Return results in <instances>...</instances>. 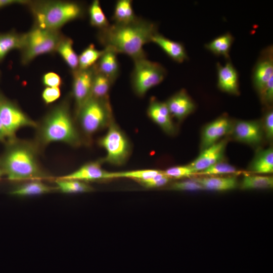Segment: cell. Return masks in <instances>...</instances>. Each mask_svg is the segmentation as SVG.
Here are the masks:
<instances>
[{
    "label": "cell",
    "mask_w": 273,
    "mask_h": 273,
    "mask_svg": "<svg viewBox=\"0 0 273 273\" xmlns=\"http://www.w3.org/2000/svg\"><path fill=\"white\" fill-rule=\"evenodd\" d=\"M157 32L156 24L137 17L129 23H113L100 30L98 39L105 48L126 55L134 61L146 57L143 47L151 42Z\"/></svg>",
    "instance_id": "obj_1"
},
{
    "label": "cell",
    "mask_w": 273,
    "mask_h": 273,
    "mask_svg": "<svg viewBox=\"0 0 273 273\" xmlns=\"http://www.w3.org/2000/svg\"><path fill=\"white\" fill-rule=\"evenodd\" d=\"M1 169L13 181L51 178L41 167L37 146L26 141H13L1 160Z\"/></svg>",
    "instance_id": "obj_2"
},
{
    "label": "cell",
    "mask_w": 273,
    "mask_h": 273,
    "mask_svg": "<svg viewBox=\"0 0 273 273\" xmlns=\"http://www.w3.org/2000/svg\"><path fill=\"white\" fill-rule=\"evenodd\" d=\"M37 141L46 145L52 142H63L73 146L81 144L79 133L69 111L65 105H60L51 111L37 124Z\"/></svg>",
    "instance_id": "obj_3"
},
{
    "label": "cell",
    "mask_w": 273,
    "mask_h": 273,
    "mask_svg": "<svg viewBox=\"0 0 273 273\" xmlns=\"http://www.w3.org/2000/svg\"><path fill=\"white\" fill-rule=\"evenodd\" d=\"M77 116L83 131L91 135L112 121V113L109 99L90 97L80 109Z\"/></svg>",
    "instance_id": "obj_4"
},
{
    "label": "cell",
    "mask_w": 273,
    "mask_h": 273,
    "mask_svg": "<svg viewBox=\"0 0 273 273\" xmlns=\"http://www.w3.org/2000/svg\"><path fill=\"white\" fill-rule=\"evenodd\" d=\"M133 62L134 67L131 74L132 88L136 96L142 97L149 90L164 80L166 71L161 64L151 61L146 57Z\"/></svg>",
    "instance_id": "obj_5"
},
{
    "label": "cell",
    "mask_w": 273,
    "mask_h": 273,
    "mask_svg": "<svg viewBox=\"0 0 273 273\" xmlns=\"http://www.w3.org/2000/svg\"><path fill=\"white\" fill-rule=\"evenodd\" d=\"M82 14V8L77 3H57L44 6L36 16L40 28L55 30Z\"/></svg>",
    "instance_id": "obj_6"
},
{
    "label": "cell",
    "mask_w": 273,
    "mask_h": 273,
    "mask_svg": "<svg viewBox=\"0 0 273 273\" xmlns=\"http://www.w3.org/2000/svg\"><path fill=\"white\" fill-rule=\"evenodd\" d=\"M99 144L106 151L105 161L112 165H122L128 158L130 146L128 139L112 121L107 133L99 140Z\"/></svg>",
    "instance_id": "obj_7"
},
{
    "label": "cell",
    "mask_w": 273,
    "mask_h": 273,
    "mask_svg": "<svg viewBox=\"0 0 273 273\" xmlns=\"http://www.w3.org/2000/svg\"><path fill=\"white\" fill-rule=\"evenodd\" d=\"M60 41L55 30L41 28L33 30L25 34L22 62L27 63L36 57L56 49Z\"/></svg>",
    "instance_id": "obj_8"
},
{
    "label": "cell",
    "mask_w": 273,
    "mask_h": 273,
    "mask_svg": "<svg viewBox=\"0 0 273 273\" xmlns=\"http://www.w3.org/2000/svg\"><path fill=\"white\" fill-rule=\"evenodd\" d=\"M0 120L8 138H14L19 128L37 127V124L10 102L0 98Z\"/></svg>",
    "instance_id": "obj_9"
},
{
    "label": "cell",
    "mask_w": 273,
    "mask_h": 273,
    "mask_svg": "<svg viewBox=\"0 0 273 273\" xmlns=\"http://www.w3.org/2000/svg\"><path fill=\"white\" fill-rule=\"evenodd\" d=\"M95 66V65H94ZM87 69H77L74 71L73 94L76 105L77 114L91 97L95 66Z\"/></svg>",
    "instance_id": "obj_10"
},
{
    "label": "cell",
    "mask_w": 273,
    "mask_h": 273,
    "mask_svg": "<svg viewBox=\"0 0 273 273\" xmlns=\"http://www.w3.org/2000/svg\"><path fill=\"white\" fill-rule=\"evenodd\" d=\"M272 77L273 50L269 46L262 51L253 71V83L259 95Z\"/></svg>",
    "instance_id": "obj_11"
},
{
    "label": "cell",
    "mask_w": 273,
    "mask_h": 273,
    "mask_svg": "<svg viewBox=\"0 0 273 273\" xmlns=\"http://www.w3.org/2000/svg\"><path fill=\"white\" fill-rule=\"evenodd\" d=\"M226 141L217 142L202 150L199 155L189 165L196 174L220 161L223 157Z\"/></svg>",
    "instance_id": "obj_12"
},
{
    "label": "cell",
    "mask_w": 273,
    "mask_h": 273,
    "mask_svg": "<svg viewBox=\"0 0 273 273\" xmlns=\"http://www.w3.org/2000/svg\"><path fill=\"white\" fill-rule=\"evenodd\" d=\"M233 126L231 120L225 117L218 118L206 125L201 135V150L217 143L222 136L232 131Z\"/></svg>",
    "instance_id": "obj_13"
},
{
    "label": "cell",
    "mask_w": 273,
    "mask_h": 273,
    "mask_svg": "<svg viewBox=\"0 0 273 273\" xmlns=\"http://www.w3.org/2000/svg\"><path fill=\"white\" fill-rule=\"evenodd\" d=\"M232 131L237 140L248 144H259L262 139L261 126L256 121H238L233 126Z\"/></svg>",
    "instance_id": "obj_14"
},
{
    "label": "cell",
    "mask_w": 273,
    "mask_h": 273,
    "mask_svg": "<svg viewBox=\"0 0 273 273\" xmlns=\"http://www.w3.org/2000/svg\"><path fill=\"white\" fill-rule=\"evenodd\" d=\"M165 103L171 116L179 121L183 120L195 109L194 102L184 89L170 97Z\"/></svg>",
    "instance_id": "obj_15"
},
{
    "label": "cell",
    "mask_w": 273,
    "mask_h": 273,
    "mask_svg": "<svg viewBox=\"0 0 273 273\" xmlns=\"http://www.w3.org/2000/svg\"><path fill=\"white\" fill-rule=\"evenodd\" d=\"M217 86L222 91L230 94H239L238 73L231 61L224 65L217 63Z\"/></svg>",
    "instance_id": "obj_16"
},
{
    "label": "cell",
    "mask_w": 273,
    "mask_h": 273,
    "mask_svg": "<svg viewBox=\"0 0 273 273\" xmlns=\"http://www.w3.org/2000/svg\"><path fill=\"white\" fill-rule=\"evenodd\" d=\"M147 114L166 133L174 134L175 126L165 102H160L153 98L149 103Z\"/></svg>",
    "instance_id": "obj_17"
},
{
    "label": "cell",
    "mask_w": 273,
    "mask_h": 273,
    "mask_svg": "<svg viewBox=\"0 0 273 273\" xmlns=\"http://www.w3.org/2000/svg\"><path fill=\"white\" fill-rule=\"evenodd\" d=\"M109 172L101 167L99 161L86 163L75 171L60 177L64 179H75L82 181H95L109 179Z\"/></svg>",
    "instance_id": "obj_18"
},
{
    "label": "cell",
    "mask_w": 273,
    "mask_h": 273,
    "mask_svg": "<svg viewBox=\"0 0 273 273\" xmlns=\"http://www.w3.org/2000/svg\"><path fill=\"white\" fill-rule=\"evenodd\" d=\"M117 54L111 49L105 48L102 55L95 65L97 71L106 76L113 82L115 81L120 73Z\"/></svg>",
    "instance_id": "obj_19"
},
{
    "label": "cell",
    "mask_w": 273,
    "mask_h": 273,
    "mask_svg": "<svg viewBox=\"0 0 273 273\" xmlns=\"http://www.w3.org/2000/svg\"><path fill=\"white\" fill-rule=\"evenodd\" d=\"M151 42L158 46L171 59L177 63H182L188 59L183 43L169 39L158 32L153 36Z\"/></svg>",
    "instance_id": "obj_20"
},
{
    "label": "cell",
    "mask_w": 273,
    "mask_h": 273,
    "mask_svg": "<svg viewBox=\"0 0 273 273\" xmlns=\"http://www.w3.org/2000/svg\"><path fill=\"white\" fill-rule=\"evenodd\" d=\"M204 189L215 191H226L236 189L238 181L235 177L210 176L193 179Z\"/></svg>",
    "instance_id": "obj_21"
},
{
    "label": "cell",
    "mask_w": 273,
    "mask_h": 273,
    "mask_svg": "<svg viewBox=\"0 0 273 273\" xmlns=\"http://www.w3.org/2000/svg\"><path fill=\"white\" fill-rule=\"evenodd\" d=\"M250 169L261 174L273 172V149L269 148L258 152L251 163Z\"/></svg>",
    "instance_id": "obj_22"
},
{
    "label": "cell",
    "mask_w": 273,
    "mask_h": 273,
    "mask_svg": "<svg viewBox=\"0 0 273 273\" xmlns=\"http://www.w3.org/2000/svg\"><path fill=\"white\" fill-rule=\"evenodd\" d=\"M132 4V1L131 0H118L116 2L112 17L114 23L127 24L137 18Z\"/></svg>",
    "instance_id": "obj_23"
},
{
    "label": "cell",
    "mask_w": 273,
    "mask_h": 273,
    "mask_svg": "<svg viewBox=\"0 0 273 273\" xmlns=\"http://www.w3.org/2000/svg\"><path fill=\"white\" fill-rule=\"evenodd\" d=\"M54 190V188L43 183L41 180H32L18 186L11 194L18 196H33L49 193Z\"/></svg>",
    "instance_id": "obj_24"
},
{
    "label": "cell",
    "mask_w": 273,
    "mask_h": 273,
    "mask_svg": "<svg viewBox=\"0 0 273 273\" xmlns=\"http://www.w3.org/2000/svg\"><path fill=\"white\" fill-rule=\"evenodd\" d=\"M234 38L229 33L222 34L205 44V48L218 56H223L226 59L230 58L229 53Z\"/></svg>",
    "instance_id": "obj_25"
},
{
    "label": "cell",
    "mask_w": 273,
    "mask_h": 273,
    "mask_svg": "<svg viewBox=\"0 0 273 273\" xmlns=\"http://www.w3.org/2000/svg\"><path fill=\"white\" fill-rule=\"evenodd\" d=\"M95 69L91 97L99 99H109V93L114 82L106 76L97 71L95 68Z\"/></svg>",
    "instance_id": "obj_26"
},
{
    "label": "cell",
    "mask_w": 273,
    "mask_h": 273,
    "mask_svg": "<svg viewBox=\"0 0 273 273\" xmlns=\"http://www.w3.org/2000/svg\"><path fill=\"white\" fill-rule=\"evenodd\" d=\"M25 35H18L14 33L0 35V60L3 59L10 51L23 48Z\"/></svg>",
    "instance_id": "obj_27"
},
{
    "label": "cell",
    "mask_w": 273,
    "mask_h": 273,
    "mask_svg": "<svg viewBox=\"0 0 273 273\" xmlns=\"http://www.w3.org/2000/svg\"><path fill=\"white\" fill-rule=\"evenodd\" d=\"M57 188L62 193L66 194L85 193L92 191L93 188L84 181L61 177L56 180Z\"/></svg>",
    "instance_id": "obj_28"
},
{
    "label": "cell",
    "mask_w": 273,
    "mask_h": 273,
    "mask_svg": "<svg viewBox=\"0 0 273 273\" xmlns=\"http://www.w3.org/2000/svg\"><path fill=\"white\" fill-rule=\"evenodd\" d=\"M273 187L271 176L245 175L241 184L242 190L265 189Z\"/></svg>",
    "instance_id": "obj_29"
},
{
    "label": "cell",
    "mask_w": 273,
    "mask_h": 273,
    "mask_svg": "<svg viewBox=\"0 0 273 273\" xmlns=\"http://www.w3.org/2000/svg\"><path fill=\"white\" fill-rule=\"evenodd\" d=\"M72 43L70 38L60 40L57 50L68 66L74 71L78 69V56L73 49Z\"/></svg>",
    "instance_id": "obj_30"
},
{
    "label": "cell",
    "mask_w": 273,
    "mask_h": 273,
    "mask_svg": "<svg viewBox=\"0 0 273 273\" xmlns=\"http://www.w3.org/2000/svg\"><path fill=\"white\" fill-rule=\"evenodd\" d=\"M103 52L104 50H98L93 44H90L78 57V69L85 70L93 67L97 63Z\"/></svg>",
    "instance_id": "obj_31"
},
{
    "label": "cell",
    "mask_w": 273,
    "mask_h": 273,
    "mask_svg": "<svg viewBox=\"0 0 273 273\" xmlns=\"http://www.w3.org/2000/svg\"><path fill=\"white\" fill-rule=\"evenodd\" d=\"M89 16L90 24L100 30L107 27L110 24L98 0L94 1L91 4L89 8Z\"/></svg>",
    "instance_id": "obj_32"
},
{
    "label": "cell",
    "mask_w": 273,
    "mask_h": 273,
    "mask_svg": "<svg viewBox=\"0 0 273 273\" xmlns=\"http://www.w3.org/2000/svg\"><path fill=\"white\" fill-rule=\"evenodd\" d=\"M161 171L154 169H142L121 172H110L109 178H129L141 181L151 178Z\"/></svg>",
    "instance_id": "obj_33"
},
{
    "label": "cell",
    "mask_w": 273,
    "mask_h": 273,
    "mask_svg": "<svg viewBox=\"0 0 273 273\" xmlns=\"http://www.w3.org/2000/svg\"><path fill=\"white\" fill-rule=\"evenodd\" d=\"M237 169L234 166L220 161L197 174L204 175H216L235 173Z\"/></svg>",
    "instance_id": "obj_34"
},
{
    "label": "cell",
    "mask_w": 273,
    "mask_h": 273,
    "mask_svg": "<svg viewBox=\"0 0 273 273\" xmlns=\"http://www.w3.org/2000/svg\"><path fill=\"white\" fill-rule=\"evenodd\" d=\"M164 173L169 177L175 178L190 177L196 174V173L189 165L170 167L164 171Z\"/></svg>",
    "instance_id": "obj_35"
},
{
    "label": "cell",
    "mask_w": 273,
    "mask_h": 273,
    "mask_svg": "<svg viewBox=\"0 0 273 273\" xmlns=\"http://www.w3.org/2000/svg\"><path fill=\"white\" fill-rule=\"evenodd\" d=\"M170 178L164 174V171H162L160 173L151 178L139 181L146 188H153L165 185L169 182Z\"/></svg>",
    "instance_id": "obj_36"
},
{
    "label": "cell",
    "mask_w": 273,
    "mask_h": 273,
    "mask_svg": "<svg viewBox=\"0 0 273 273\" xmlns=\"http://www.w3.org/2000/svg\"><path fill=\"white\" fill-rule=\"evenodd\" d=\"M170 189L176 191H198L204 190L203 187L194 179L175 183Z\"/></svg>",
    "instance_id": "obj_37"
},
{
    "label": "cell",
    "mask_w": 273,
    "mask_h": 273,
    "mask_svg": "<svg viewBox=\"0 0 273 273\" xmlns=\"http://www.w3.org/2000/svg\"><path fill=\"white\" fill-rule=\"evenodd\" d=\"M262 103L266 105H270L273 101V77L267 82L259 94Z\"/></svg>",
    "instance_id": "obj_38"
},
{
    "label": "cell",
    "mask_w": 273,
    "mask_h": 273,
    "mask_svg": "<svg viewBox=\"0 0 273 273\" xmlns=\"http://www.w3.org/2000/svg\"><path fill=\"white\" fill-rule=\"evenodd\" d=\"M61 92L59 87L46 88L42 94L43 101L49 104L57 100L60 96Z\"/></svg>",
    "instance_id": "obj_39"
},
{
    "label": "cell",
    "mask_w": 273,
    "mask_h": 273,
    "mask_svg": "<svg viewBox=\"0 0 273 273\" xmlns=\"http://www.w3.org/2000/svg\"><path fill=\"white\" fill-rule=\"evenodd\" d=\"M264 130L266 138L271 140L273 137V112L269 110L265 114L264 118Z\"/></svg>",
    "instance_id": "obj_40"
},
{
    "label": "cell",
    "mask_w": 273,
    "mask_h": 273,
    "mask_svg": "<svg viewBox=\"0 0 273 273\" xmlns=\"http://www.w3.org/2000/svg\"><path fill=\"white\" fill-rule=\"evenodd\" d=\"M61 82L60 76L53 72L48 73L43 77V84L50 87H58Z\"/></svg>",
    "instance_id": "obj_41"
},
{
    "label": "cell",
    "mask_w": 273,
    "mask_h": 273,
    "mask_svg": "<svg viewBox=\"0 0 273 273\" xmlns=\"http://www.w3.org/2000/svg\"><path fill=\"white\" fill-rule=\"evenodd\" d=\"M23 3V1L12 0H0V7L6 6L12 4Z\"/></svg>",
    "instance_id": "obj_42"
},
{
    "label": "cell",
    "mask_w": 273,
    "mask_h": 273,
    "mask_svg": "<svg viewBox=\"0 0 273 273\" xmlns=\"http://www.w3.org/2000/svg\"><path fill=\"white\" fill-rule=\"evenodd\" d=\"M7 138L8 136L0 120V141H4Z\"/></svg>",
    "instance_id": "obj_43"
},
{
    "label": "cell",
    "mask_w": 273,
    "mask_h": 273,
    "mask_svg": "<svg viewBox=\"0 0 273 273\" xmlns=\"http://www.w3.org/2000/svg\"><path fill=\"white\" fill-rule=\"evenodd\" d=\"M4 173L2 169H1V168H0V178H1L3 174Z\"/></svg>",
    "instance_id": "obj_44"
}]
</instances>
